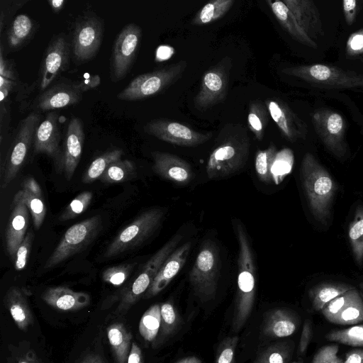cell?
<instances>
[{
	"mask_svg": "<svg viewBox=\"0 0 363 363\" xmlns=\"http://www.w3.org/2000/svg\"><path fill=\"white\" fill-rule=\"evenodd\" d=\"M93 194L86 191L77 196L65 208L59 217V220L66 221L73 219L84 212L91 203Z\"/></svg>",
	"mask_w": 363,
	"mask_h": 363,
	"instance_id": "f6af8a7d",
	"label": "cell"
},
{
	"mask_svg": "<svg viewBox=\"0 0 363 363\" xmlns=\"http://www.w3.org/2000/svg\"><path fill=\"white\" fill-rule=\"evenodd\" d=\"M42 298L52 308L66 311L80 310L86 307L91 301L88 294L74 291L65 286L48 288L42 294Z\"/></svg>",
	"mask_w": 363,
	"mask_h": 363,
	"instance_id": "4316f807",
	"label": "cell"
},
{
	"mask_svg": "<svg viewBox=\"0 0 363 363\" xmlns=\"http://www.w3.org/2000/svg\"><path fill=\"white\" fill-rule=\"evenodd\" d=\"M175 363H202L201 361L196 357L191 356L186 357L179 359Z\"/></svg>",
	"mask_w": 363,
	"mask_h": 363,
	"instance_id": "e7e4bbea",
	"label": "cell"
},
{
	"mask_svg": "<svg viewBox=\"0 0 363 363\" xmlns=\"http://www.w3.org/2000/svg\"><path fill=\"white\" fill-rule=\"evenodd\" d=\"M144 131L160 140L182 147H196L208 141L212 133H202L187 125L167 118L147 123Z\"/></svg>",
	"mask_w": 363,
	"mask_h": 363,
	"instance_id": "9a60e30c",
	"label": "cell"
},
{
	"mask_svg": "<svg viewBox=\"0 0 363 363\" xmlns=\"http://www.w3.org/2000/svg\"><path fill=\"white\" fill-rule=\"evenodd\" d=\"M164 216V211L160 208L142 213L117 235L107 247L104 257L109 259L140 245L159 228Z\"/></svg>",
	"mask_w": 363,
	"mask_h": 363,
	"instance_id": "8992f818",
	"label": "cell"
},
{
	"mask_svg": "<svg viewBox=\"0 0 363 363\" xmlns=\"http://www.w3.org/2000/svg\"><path fill=\"white\" fill-rule=\"evenodd\" d=\"M294 343L279 342L266 347L252 363H286L293 353Z\"/></svg>",
	"mask_w": 363,
	"mask_h": 363,
	"instance_id": "ab89813d",
	"label": "cell"
},
{
	"mask_svg": "<svg viewBox=\"0 0 363 363\" xmlns=\"http://www.w3.org/2000/svg\"><path fill=\"white\" fill-rule=\"evenodd\" d=\"M269 111L264 104L259 100L250 103L247 115V125L256 139L262 140L266 126L269 121Z\"/></svg>",
	"mask_w": 363,
	"mask_h": 363,
	"instance_id": "8d00e7d4",
	"label": "cell"
},
{
	"mask_svg": "<svg viewBox=\"0 0 363 363\" xmlns=\"http://www.w3.org/2000/svg\"><path fill=\"white\" fill-rule=\"evenodd\" d=\"M143 36L141 28L134 23L125 25L116 38L110 59L112 82L122 80L131 69Z\"/></svg>",
	"mask_w": 363,
	"mask_h": 363,
	"instance_id": "7c38bea8",
	"label": "cell"
},
{
	"mask_svg": "<svg viewBox=\"0 0 363 363\" xmlns=\"http://www.w3.org/2000/svg\"><path fill=\"white\" fill-rule=\"evenodd\" d=\"M294 154L289 148L277 151L271 169L272 182L279 184L290 174L294 165Z\"/></svg>",
	"mask_w": 363,
	"mask_h": 363,
	"instance_id": "b9f144b4",
	"label": "cell"
},
{
	"mask_svg": "<svg viewBox=\"0 0 363 363\" xmlns=\"http://www.w3.org/2000/svg\"><path fill=\"white\" fill-rule=\"evenodd\" d=\"M123 153L122 150L114 149L99 155L92 161L84 172L82 182L89 184L99 179L111 163L121 160Z\"/></svg>",
	"mask_w": 363,
	"mask_h": 363,
	"instance_id": "74e56055",
	"label": "cell"
},
{
	"mask_svg": "<svg viewBox=\"0 0 363 363\" xmlns=\"http://www.w3.org/2000/svg\"><path fill=\"white\" fill-rule=\"evenodd\" d=\"M266 3L271 9L279 23L294 40L312 48H317V44L302 30L283 1L267 0Z\"/></svg>",
	"mask_w": 363,
	"mask_h": 363,
	"instance_id": "83f0119b",
	"label": "cell"
},
{
	"mask_svg": "<svg viewBox=\"0 0 363 363\" xmlns=\"http://www.w3.org/2000/svg\"><path fill=\"white\" fill-rule=\"evenodd\" d=\"M4 303L16 326L23 331L33 323V314L25 294L16 287L10 288L6 292Z\"/></svg>",
	"mask_w": 363,
	"mask_h": 363,
	"instance_id": "f1b7e54d",
	"label": "cell"
},
{
	"mask_svg": "<svg viewBox=\"0 0 363 363\" xmlns=\"http://www.w3.org/2000/svg\"><path fill=\"white\" fill-rule=\"evenodd\" d=\"M65 0H48V3L55 13H60L65 7Z\"/></svg>",
	"mask_w": 363,
	"mask_h": 363,
	"instance_id": "94428289",
	"label": "cell"
},
{
	"mask_svg": "<svg viewBox=\"0 0 363 363\" xmlns=\"http://www.w3.org/2000/svg\"><path fill=\"white\" fill-rule=\"evenodd\" d=\"M234 3V0L210 1L197 12L191 23L194 26H203L220 19L227 13Z\"/></svg>",
	"mask_w": 363,
	"mask_h": 363,
	"instance_id": "836d02e7",
	"label": "cell"
},
{
	"mask_svg": "<svg viewBox=\"0 0 363 363\" xmlns=\"http://www.w3.org/2000/svg\"><path fill=\"white\" fill-rule=\"evenodd\" d=\"M238 242V290L235 301L232 328L239 331L250 315L255 297L256 267L252 250L242 223L233 220Z\"/></svg>",
	"mask_w": 363,
	"mask_h": 363,
	"instance_id": "7a4b0ae2",
	"label": "cell"
},
{
	"mask_svg": "<svg viewBox=\"0 0 363 363\" xmlns=\"http://www.w3.org/2000/svg\"><path fill=\"white\" fill-rule=\"evenodd\" d=\"M23 189L42 197V191L38 183L32 177L26 178L23 182Z\"/></svg>",
	"mask_w": 363,
	"mask_h": 363,
	"instance_id": "9f6ffc18",
	"label": "cell"
},
{
	"mask_svg": "<svg viewBox=\"0 0 363 363\" xmlns=\"http://www.w3.org/2000/svg\"><path fill=\"white\" fill-rule=\"evenodd\" d=\"M300 176L312 214L318 221L326 223L337 191L335 180L311 153L303 157Z\"/></svg>",
	"mask_w": 363,
	"mask_h": 363,
	"instance_id": "3957f363",
	"label": "cell"
},
{
	"mask_svg": "<svg viewBox=\"0 0 363 363\" xmlns=\"http://www.w3.org/2000/svg\"><path fill=\"white\" fill-rule=\"evenodd\" d=\"M174 54V49L169 46H161L157 50V57L162 60L169 59Z\"/></svg>",
	"mask_w": 363,
	"mask_h": 363,
	"instance_id": "91938a15",
	"label": "cell"
},
{
	"mask_svg": "<svg viewBox=\"0 0 363 363\" xmlns=\"http://www.w3.org/2000/svg\"><path fill=\"white\" fill-rule=\"evenodd\" d=\"M343 363H363V350H353L347 352Z\"/></svg>",
	"mask_w": 363,
	"mask_h": 363,
	"instance_id": "680465c9",
	"label": "cell"
},
{
	"mask_svg": "<svg viewBox=\"0 0 363 363\" xmlns=\"http://www.w3.org/2000/svg\"><path fill=\"white\" fill-rule=\"evenodd\" d=\"M277 152V147L271 145L267 149L257 150L255 155V167L259 179L264 182H270L272 166Z\"/></svg>",
	"mask_w": 363,
	"mask_h": 363,
	"instance_id": "7bdbcfd3",
	"label": "cell"
},
{
	"mask_svg": "<svg viewBox=\"0 0 363 363\" xmlns=\"http://www.w3.org/2000/svg\"><path fill=\"white\" fill-rule=\"evenodd\" d=\"M353 289V286L343 283L324 282L311 288L308 295L313 309L319 311L332 300Z\"/></svg>",
	"mask_w": 363,
	"mask_h": 363,
	"instance_id": "1f68e13d",
	"label": "cell"
},
{
	"mask_svg": "<svg viewBox=\"0 0 363 363\" xmlns=\"http://www.w3.org/2000/svg\"><path fill=\"white\" fill-rule=\"evenodd\" d=\"M71 53V45L63 33L51 39L43 53L35 85L40 93L51 86L62 72L69 69Z\"/></svg>",
	"mask_w": 363,
	"mask_h": 363,
	"instance_id": "5bb4252c",
	"label": "cell"
},
{
	"mask_svg": "<svg viewBox=\"0 0 363 363\" xmlns=\"http://www.w3.org/2000/svg\"><path fill=\"white\" fill-rule=\"evenodd\" d=\"M186 60H180L152 72L141 74L117 94L124 101H138L155 96L181 78L187 67Z\"/></svg>",
	"mask_w": 363,
	"mask_h": 363,
	"instance_id": "5b68a950",
	"label": "cell"
},
{
	"mask_svg": "<svg viewBox=\"0 0 363 363\" xmlns=\"http://www.w3.org/2000/svg\"><path fill=\"white\" fill-rule=\"evenodd\" d=\"M302 30L315 40L324 35L318 9L311 0H284Z\"/></svg>",
	"mask_w": 363,
	"mask_h": 363,
	"instance_id": "d4e9b609",
	"label": "cell"
},
{
	"mask_svg": "<svg viewBox=\"0 0 363 363\" xmlns=\"http://www.w3.org/2000/svg\"><path fill=\"white\" fill-rule=\"evenodd\" d=\"M348 237L352 254L358 265L363 264V206L355 209L353 220L349 226Z\"/></svg>",
	"mask_w": 363,
	"mask_h": 363,
	"instance_id": "e575fe53",
	"label": "cell"
},
{
	"mask_svg": "<svg viewBox=\"0 0 363 363\" xmlns=\"http://www.w3.org/2000/svg\"><path fill=\"white\" fill-rule=\"evenodd\" d=\"M133 266L130 264H120L107 268L102 274L104 281L113 286H120L125 281Z\"/></svg>",
	"mask_w": 363,
	"mask_h": 363,
	"instance_id": "bcb514c9",
	"label": "cell"
},
{
	"mask_svg": "<svg viewBox=\"0 0 363 363\" xmlns=\"http://www.w3.org/2000/svg\"><path fill=\"white\" fill-rule=\"evenodd\" d=\"M292 363H302L301 362H294Z\"/></svg>",
	"mask_w": 363,
	"mask_h": 363,
	"instance_id": "003e7915",
	"label": "cell"
},
{
	"mask_svg": "<svg viewBox=\"0 0 363 363\" xmlns=\"http://www.w3.org/2000/svg\"><path fill=\"white\" fill-rule=\"evenodd\" d=\"M300 323L299 316L288 308H274L263 316L261 333L270 338H282L291 335Z\"/></svg>",
	"mask_w": 363,
	"mask_h": 363,
	"instance_id": "cb8c5ba5",
	"label": "cell"
},
{
	"mask_svg": "<svg viewBox=\"0 0 363 363\" xmlns=\"http://www.w3.org/2000/svg\"><path fill=\"white\" fill-rule=\"evenodd\" d=\"M161 325L159 334L153 343V346L159 347L172 337L181 328L182 318L170 301L160 305Z\"/></svg>",
	"mask_w": 363,
	"mask_h": 363,
	"instance_id": "d6a6232c",
	"label": "cell"
},
{
	"mask_svg": "<svg viewBox=\"0 0 363 363\" xmlns=\"http://www.w3.org/2000/svg\"><path fill=\"white\" fill-rule=\"evenodd\" d=\"M359 287L362 291V294H363V282H362L360 284H359Z\"/></svg>",
	"mask_w": 363,
	"mask_h": 363,
	"instance_id": "03108f58",
	"label": "cell"
},
{
	"mask_svg": "<svg viewBox=\"0 0 363 363\" xmlns=\"http://www.w3.org/2000/svg\"><path fill=\"white\" fill-rule=\"evenodd\" d=\"M191 248V242L189 241L175 249L169 255L144 294V298L155 296L169 285L185 264Z\"/></svg>",
	"mask_w": 363,
	"mask_h": 363,
	"instance_id": "44dd1931",
	"label": "cell"
},
{
	"mask_svg": "<svg viewBox=\"0 0 363 363\" xmlns=\"http://www.w3.org/2000/svg\"><path fill=\"white\" fill-rule=\"evenodd\" d=\"M313 122L317 134L328 150L337 157H342L346 152V123L342 116L330 109L322 108L314 113Z\"/></svg>",
	"mask_w": 363,
	"mask_h": 363,
	"instance_id": "e0dca14e",
	"label": "cell"
},
{
	"mask_svg": "<svg viewBox=\"0 0 363 363\" xmlns=\"http://www.w3.org/2000/svg\"><path fill=\"white\" fill-rule=\"evenodd\" d=\"M18 202L26 205L29 213L31 214L34 227L35 230H38L41 227L46 215V207L42 197L23 189L18 191L13 197V203Z\"/></svg>",
	"mask_w": 363,
	"mask_h": 363,
	"instance_id": "d590c367",
	"label": "cell"
},
{
	"mask_svg": "<svg viewBox=\"0 0 363 363\" xmlns=\"http://www.w3.org/2000/svg\"><path fill=\"white\" fill-rule=\"evenodd\" d=\"M127 363H143L142 351L134 342L131 344Z\"/></svg>",
	"mask_w": 363,
	"mask_h": 363,
	"instance_id": "6f0895ef",
	"label": "cell"
},
{
	"mask_svg": "<svg viewBox=\"0 0 363 363\" xmlns=\"http://www.w3.org/2000/svg\"><path fill=\"white\" fill-rule=\"evenodd\" d=\"M78 363H104V362L99 355L89 354L80 359Z\"/></svg>",
	"mask_w": 363,
	"mask_h": 363,
	"instance_id": "be15d7a7",
	"label": "cell"
},
{
	"mask_svg": "<svg viewBox=\"0 0 363 363\" xmlns=\"http://www.w3.org/2000/svg\"><path fill=\"white\" fill-rule=\"evenodd\" d=\"M285 74L301 79L317 86L328 88H363V74L336 67L315 64L286 67Z\"/></svg>",
	"mask_w": 363,
	"mask_h": 363,
	"instance_id": "52a82bcc",
	"label": "cell"
},
{
	"mask_svg": "<svg viewBox=\"0 0 363 363\" xmlns=\"http://www.w3.org/2000/svg\"><path fill=\"white\" fill-rule=\"evenodd\" d=\"M328 340L354 347L363 346V325L333 330L325 335Z\"/></svg>",
	"mask_w": 363,
	"mask_h": 363,
	"instance_id": "ee69618b",
	"label": "cell"
},
{
	"mask_svg": "<svg viewBox=\"0 0 363 363\" xmlns=\"http://www.w3.org/2000/svg\"><path fill=\"white\" fill-rule=\"evenodd\" d=\"M59 113L49 112L38 125L33 138V152L43 153L53 160L56 172L64 171V150L60 145Z\"/></svg>",
	"mask_w": 363,
	"mask_h": 363,
	"instance_id": "2e32d148",
	"label": "cell"
},
{
	"mask_svg": "<svg viewBox=\"0 0 363 363\" xmlns=\"http://www.w3.org/2000/svg\"><path fill=\"white\" fill-rule=\"evenodd\" d=\"M342 7L346 23L348 25H352L357 15V1L355 0H344Z\"/></svg>",
	"mask_w": 363,
	"mask_h": 363,
	"instance_id": "db71d44e",
	"label": "cell"
},
{
	"mask_svg": "<svg viewBox=\"0 0 363 363\" xmlns=\"http://www.w3.org/2000/svg\"><path fill=\"white\" fill-rule=\"evenodd\" d=\"M346 53L350 57L363 54V28L352 33L346 43Z\"/></svg>",
	"mask_w": 363,
	"mask_h": 363,
	"instance_id": "f907efd6",
	"label": "cell"
},
{
	"mask_svg": "<svg viewBox=\"0 0 363 363\" xmlns=\"http://www.w3.org/2000/svg\"><path fill=\"white\" fill-rule=\"evenodd\" d=\"M135 174L134 163L129 160H119L111 163L99 178L101 182L116 184L133 178Z\"/></svg>",
	"mask_w": 363,
	"mask_h": 363,
	"instance_id": "60d3db41",
	"label": "cell"
},
{
	"mask_svg": "<svg viewBox=\"0 0 363 363\" xmlns=\"http://www.w3.org/2000/svg\"><path fill=\"white\" fill-rule=\"evenodd\" d=\"M313 337V324L311 319L305 320L302 328L300 340L298 345L297 354L303 356L305 354L307 348Z\"/></svg>",
	"mask_w": 363,
	"mask_h": 363,
	"instance_id": "816d5d0a",
	"label": "cell"
},
{
	"mask_svg": "<svg viewBox=\"0 0 363 363\" xmlns=\"http://www.w3.org/2000/svg\"><path fill=\"white\" fill-rule=\"evenodd\" d=\"M230 63V59L226 57L204 72L199 92L194 99L196 110L205 111L225 100Z\"/></svg>",
	"mask_w": 363,
	"mask_h": 363,
	"instance_id": "4fadbf2b",
	"label": "cell"
},
{
	"mask_svg": "<svg viewBox=\"0 0 363 363\" xmlns=\"http://www.w3.org/2000/svg\"><path fill=\"white\" fill-rule=\"evenodd\" d=\"M101 83V78L98 74H92L87 78L76 82L77 86L82 93L98 86Z\"/></svg>",
	"mask_w": 363,
	"mask_h": 363,
	"instance_id": "11a10c76",
	"label": "cell"
},
{
	"mask_svg": "<svg viewBox=\"0 0 363 363\" xmlns=\"http://www.w3.org/2000/svg\"><path fill=\"white\" fill-rule=\"evenodd\" d=\"M338 350L337 344L322 347L314 355L311 363H343L337 356Z\"/></svg>",
	"mask_w": 363,
	"mask_h": 363,
	"instance_id": "681fc988",
	"label": "cell"
},
{
	"mask_svg": "<svg viewBox=\"0 0 363 363\" xmlns=\"http://www.w3.org/2000/svg\"><path fill=\"white\" fill-rule=\"evenodd\" d=\"M3 45L0 48V77L6 79L17 82V72L14 68L13 63L11 60L4 58L3 55Z\"/></svg>",
	"mask_w": 363,
	"mask_h": 363,
	"instance_id": "f5cc1de1",
	"label": "cell"
},
{
	"mask_svg": "<svg viewBox=\"0 0 363 363\" xmlns=\"http://www.w3.org/2000/svg\"><path fill=\"white\" fill-rule=\"evenodd\" d=\"M220 257L216 244L207 240L201 245L194 264L189 272V282L201 301L216 297L220 272Z\"/></svg>",
	"mask_w": 363,
	"mask_h": 363,
	"instance_id": "277c9868",
	"label": "cell"
},
{
	"mask_svg": "<svg viewBox=\"0 0 363 363\" xmlns=\"http://www.w3.org/2000/svg\"><path fill=\"white\" fill-rule=\"evenodd\" d=\"M107 336L116 363H127L131 348L132 335L120 323H113L107 328Z\"/></svg>",
	"mask_w": 363,
	"mask_h": 363,
	"instance_id": "4dcf8cb0",
	"label": "cell"
},
{
	"mask_svg": "<svg viewBox=\"0 0 363 363\" xmlns=\"http://www.w3.org/2000/svg\"><path fill=\"white\" fill-rule=\"evenodd\" d=\"M34 234L33 231L28 232L20 244L15 257V269L17 271L23 269L27 264L31 249Z\"/></svg>",
	"mask_w": 363,
	"mask_h": 363,
	"instance_id": "c3c4849f",
	"label": "cell"
},
{
	"mask_svg": "<svg viewBox=\"0 0 363 363\" xmlns=\"http://www.w3.org/2000/svg\"><path fill=\"white\" fill-rule=\"evenodd\" d=\"M40 113L33 111L21 121L4 165L1 166V187L6 188L16 177L24 164L35 130L40 123Z\"/></svg>",
	"mask_w": 363,
	"mask_h": 363,
	"instance_id": "ba28073f",
	"label": "cell"
},
{
	"mask_svg": "<svg viewBox=\"0 0 363 363\" xmlns=\"http://www.w3.org/2000/svg\"><path fill=\"white\" fill-rule=\"evenodd\" d=\"M12 207L5 240L7 252L11 259H15L17 250L23 240L28 227L29 211L26 205L21 202L12 203Z\"/></svg>",
	"mask_w": 363,
	"mask_h": 363,
	"instance_id": "484cf974",
	"label": "cell"
},
{
	"mask_svg": "<svg viewBox=\"0 0 363 363\" xmlns=\"http://www.w3.org/2000/svg\"><path fill=\"white\" fill-rule=\"evenodd\" d=\"M36 28L35 20L28 15L21 13L16 16L7 31L9 49L15 51L25 46L34 35Z\"/></svg>",
	"mask_w": 363,
	"mask_h": 363,
	"instance_id": "f546056e",
	"label": "cell"
},
{
	"mask_svg": "<svg viewBox=\"0 0 363 363\" xmlns=\"http://www.w3.org/2000/svg\"><path fill=\"white\" fill-rule=\"evenodd\" d=\"M264 104L271 118L287 140L294 142L306 138V125L286 102L278 98H272L267 99Z\"/></svg>",
	"mask_w": 363,
	"mask_h": 363,
	"instance_id": "ffe728a7",
	"label": "cell"
},
{
	"mask_svg": "<svg viewBox=\"0 0 363 363\" xmlns=\"http://www.w3.org/2000/svg\"><path fill=\"white\" fill-rule=\"evenodd\" d=\"M238 342L236 335L224 338L219 344L215 363H235V349Z\"/></svg>",
	"mask_w": 363,
	"mask_h": 363,
	"instance_id": "7dc6e473",
	"label": "cell"
},
{
	"mask_svg": "<svg viewBox=\"0 0 363 363\" xmlns=\"http://www.w3.org/2000/svg\"><path fill=\"white\" fill-rule=\"evenodd\" d=\"M329 322L353 325L363 321V300L354 288L329 302L321 311Z\"/></svg>",
	"mask_w": 363,
	"mask_h": 363,
	"instance_id": "d6986e66",
	"label": "cell"
},
{
	"mask_svg": "<svg viewBox=\"0 0 363 363\" xmlns=\"http://www.w3.org/2000/svg\"><path fill=\"white\" fill-rule=\"evenodd\" d=\"M82 95L76 82L59 81L40 92L33 101L30 108L39 113L64 108L79 103Z\"/></svg>",
	"mask_w": 363,
	"mask_h": 363,
	"instance_id": "ac0fdd59",
	"label": "cell"
},
{
	"mask_svg": "<svg viewBox=\"0 0 363 363\" xmlns=\"http://www.w3.org/2000/svg\"><path fill=\"white\" fill-rule=\"evenodd\" d=\"M85 134L82 120L72 117L69 122L64 141V172L70 180L80 161Z\"/></svg>",
	"mask_w": 363,
	"mask_h": 363,
	"instance_id": "603a6c76",
	"label": "cell"
},
{
	"mask_svg": "<svg viewBox=\"0 0 363 363\" xmlns=\"http://www.w3.org/2000/svg\"><path fill=\"white\" fill-rule=\"evenodd\" d=\"M101 225V218L95 216L71 226L45 262L44 269L53 268L85 249L99 235Z\"/></svg>",
	"mask_w": 363,
	"mask_h": 363,
	"instance_id": "9c48e42d",
	"label": "cell"
},
{
	"mask_svg": "<svg viewBox=\"0 0 363 363\" xmlns=\"http://www.w3.org/2000/svg\"><path fill=\"white\" fill-rule=\"evenodd\" d=\"M160 305L150 306L143 315L139 323L140 335L147 342H155L160 329Z\"/></svg>",
	"mask_w": 363,
	"mask_h": 363,
	"instance_id": "f35d334b",
	"label": "cell"
},
{
	"mask_svg": "<svg viewBox=\"0 0 363 363\" xmlns=\"http://www.w3.org/2000/svg\"><path fill=\"white\" fill-rule=\"evenodd\" d=\"M18 363H43L33 352H27L18 362Z\"/></svg>",
	"mask_w": 363,
	"mask_h": 363,
	"instance_id": "6125c7cd",
	"label": "cell"
},
{
	"mask_svg": "<svg viewBox=\"0 0 363 363\" xmlns=\"http://www.w3.org/2000/svg\"><path fill=\"white\" fill-rule=\"evenodd\" d=\"M104 31L103 19L92 12L86 13L76 20L70 45L77 65L86 63L97 55Z\"/></svg>",
	"mask_w": 363,
	"mask_h": 363,
	"instance_id": "8fae6325",
	"label": "cell"
},
{
	"mask_svg": "<svg viewBox=\"0 0 363 363\" xmlns=\"http://www.w3.org/2000/svg\"><path fill=\"white\" fill-rule=\"evenodd\" d=\"M153 160L152 169L161 177L177 184H188L193 177L191 165L176 155L154 151L151 152Z\"/></svg>",
	"mask_w": 363,
	"mask_h": 363,
	"instance_id": "7402d4cb",
	"label": "cell"
},
{
	"mask_svg": "<svg viewBox=\"0 0 363 363\" xmlns=\"http://www.w3.org/2000/svg\"><path fill=\"white\" fill-rule=\"evenodd\" d=\"M182 235H174L146 262L138 277L123 294L115 311L118 315H124L145 294L166 259L175 250Z\"/></svg>",
	"mask_w": 363,
	"mask_h": 363,
	"instance_id": "30bf717a",
	"label": "cell"
},
{
	"mask_svg": "<svg viewBox=\"0 0 363 363\" xmlns=\"http://www.w3.org/2000/svg\"><path fill=\"white\" fill-rule=\"evenodd\" d=\"M218 140L206 167L209 179H221L238 172L245 165L249 155L250 138L242 124H226Z\"/></svg>",
	"mask_w": 363,
	"mask_h": 363,
	"instance_id": "6da1fadb",
	"label": "cell"
}]
</instances>
